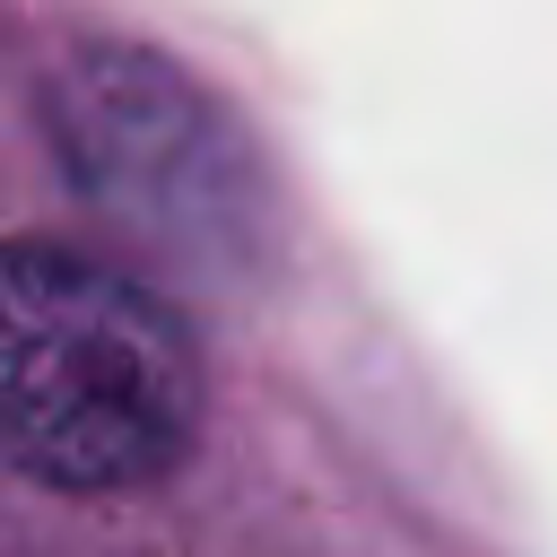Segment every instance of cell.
<instances>
[{
	"mask_svg": "<svg viewBox=\"0 0 557 557\" xmlns=\"http://www.w3.org/2000/svg\"><path fill=\"white\" fill-rule=\"evenodd\" d=\"M209 409L165 296L70 244H0V461L70 496L165 479Z\"/></svg>",
	"mask_w": 557,
	"mask_h": 557,
	"instance_id": "cell-1",
	"label": "cell"
}]
</instances>
